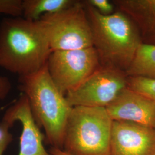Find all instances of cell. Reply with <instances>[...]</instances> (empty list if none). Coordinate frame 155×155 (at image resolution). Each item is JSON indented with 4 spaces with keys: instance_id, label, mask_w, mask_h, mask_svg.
<instances>
[{
    "instance_id": "cell-1",
    "label": "cell",
    "mask_w": 155,
    "mask_h": 155,
    "mask_svg": "<svg viewBox=\"0 0 155 155\" xmlns=\"http://www.w3.org/2000/svg\"><path fill=\"white\" fill-rule=\"evenodd\" d=\"M52 52L45 28L22 17L0 23V67L20 76L38 71Z\"/></svg>"
},
{
    "instance_id": "cell-2",
    "label": "cell",
    "mask_w": 155,
    "mask_h": 155,
    "mask_svg": "<svg viewBox=\"0 0 155 155\" xmlns=\"http://www.w3.org/2000/svg\"><path fill=\"white\" fill-rule=\"evenodd\" d=\"M84 2L100 66L126 72L143 43L139 29L122 12L105 16Z\"/></svg>"
},
{
    "instance_id": "cell-3",
    "label": "cell",
    "mask_w": 155,
    "mask_h": 155,
    "mask_svg": "<svg viewBox=\"0 0 155 155\" xmlns=\"http://www.w3.org/2000/svg\"><path fill=\"white\" fill-rule=\"evenodd\" d=\"M18 89L28 98L33 118L45 130L52 147L63 149L68 118L72 107L56 87L47 64L37 72L20 76Z\"/></svg>"
},
{
    "instance_id": "cell-4",
    "label": "cell",
    "mask_w": 155,
    "mask_h": 155,
    "mask_svg": "<svg viewBox=\"0 0 155 155\" xmlns=\"http://www.w3.org/2000/svg\"><path fill=\"white\" fill-rule=\"evenodd\" d=\"M113 122L105 107H73L63 150L71 155H110Z\"/></svg>"
},
{
    "instance_id": "cell-5",
    "label": "cell",
    "mask_w": 155,
    "mask_h": 155,
    "mask_svg": "<svg viewBox=\"0 0 155 155\" xmlns=\"http://www.w3.org/2000/svg\"><path fill=\"white\" fill-rule=\"evenodd\" d=\"M47 33L52 51L80 50L93 47V35L84 1L39 20Z\"/></svg>"
},
{
    "instance_id": "cell-6",
    "label": "cell",
    "mask_w": 155,
    "mask_h": 155,
    "mask_svg": "<svg viewBox=\"0 0 155 155\" xmlns=\"http://www.w3.org/2000/svg\"><path fill=\"white\" fill-rule=\"evenodd\" d=\"M50 77L64 95L77 88L100 67L94 47L52 51L47 63Z\"/></svg>"
},
{
    "instance_id": "cell-7",
    "label": "cell",
    "mask_w": 155,
    "mask_h": 155,
    "mask_svg": "<svg viewBox=\"0 0 155 155\" xmlns=\"http://www.w3.org/2000/svg\"><path fill=\"white\" fill-rule=\"evenodd\" d=\"M127 78L124 71L100 66L65 96L72 107L106 108L127 87Z\"/></svg>"
},
{
    "instance_id": "cell-8",
    "label": "cell",
    "mask_w": 155,
    "mask_h": 155,
    "mask_svg": "<svg viewBox=\"0 0 155 155\" xmlns=\"http://www.w3.org/2000/svg\"><path fill=\"white\" fill-rule=\"evenodd\" d=\"M155 129L127 121H113L110 155H155Z\"/></svg>"
},
{
    "instance_id": "cell-9",
    "label": "cell",
    "mask_w": 155,
    "mask_h": 155,
    "mask_svg": "<svg viewBox=\"0 0 155 155\" xmlns=\"http://www.w3.org/2000/svg\"><path fill=\"white\" fill-rule=\"evenodd\" d=\"M113 121H127L155 129V103L126 87L106 107Z\"/></svg>"
},
{
    "instance_id": "cell-10",
    "label": "cell",
    "mask_w": 155,
    "mask_h": 155,
    "mask_svg": "<svg viewBox=\"0 0 155 155\" xmlns=\"http://www.w3.org/2000/svg\"><path fill=\"white\" fill-rule=\"evenodd\" d=\"M3 119L12 125L18 121L22 125L18 155H51L45 150V136L33 118L28 98L24 94L5 112Z\"/></svg>"
},
{
    "instance_id": "cell-11",
    "label": "cell",
    "mask_w": 155,
    "mask_h": 155,
    "mask_svg": "<svg viewBox=\"0 0 155 155\" xmlns=\"http://www.w3.org/2000/svg\"><path fill=\"white\" fill-rule=\"evenodd\" d=\"M113 4L134 22L143 43L155 45V0H116Z\"/></svg>"
},
{
    "instance_id": "cell-12",
    "label": "cell",
    "mask_w": 155,
    "mask_h": 155,
    "mask_svg": "<svg viewBox=\"0 0 155 155\" xmlns=\"http://www.w3.org/2000/svg\"><path fill=\"white\" fill-rule=\"evenodd\" d=\"M74 2V0H22V17L29 21H38L45 15L66 9Z\"/></svg>"
},
{
    "instance_id": "cell-13",
    "label": "cell",
    "mask_w": 155,
    "mask_h": 155,
    "mask_svg": "<svg viewBox=\"0 0 155 155\" xmlns=\"http://www.w3.org/2000/svg\"><path fill=\"white\" fill-rule=\"evenodd\" d=\"M125 73L127 77L155 79V45H140Z\"/></svg>"
},
{
    "instance_id": "cell-14",
    "label": "cell",
    "mask_w": 155,
    "mask_h": 155,
    "mask_svg": "<svg viewBox=\"0 0 155 155\" xmlns=\"http://www.w3.org/2000/svg\"><path fill=\"white\" fill-rule=\"evenodd\" d=\"M127 87L155 103V79L128 77Z\"/></svg>"
},
{
    "instance_id": "cell-15",
    "label": "cell",
    "mask_w": 155,
    "mask_h": 155,
    "mask_svg": "<svg viewBox=\"0 0 155 155\" xmlns=\"http://www.w3.org/2000/svg\"><path fill=\"white\" fill-rule=\"evenodd\" d=\"M22 0H0V15L22 17Z\"/></svg>"
},
{
    "instance_id": "cell-16",
    "label": "cell",
    "mask_w": 155,
    "mask_h": 155,
    "mask_svg": "<svg viewBox=\"0 0 155 155\" xmlns=\"http://www.w3.org/2000/svg\"><path fill=\"white\" fill-rule=\"evenodd\" d=\"M11 125L2 119L0 122V155H2L8 145L13 140V136L9 132Z\"/></svg>"
},
{
    "instance_id": "cell-17",
    "label": "cell",
    "mask_w": 155,
    "mask_h": 155,
    "mask_svg": "<svg viewBox=\"0 0 155 155\" xmlns=\"http://www.w3.org/2000/svg\"><path fill=\"white\" fill-rule=\"evenodd\" d=\"M86 1L103 15H110L115 12V5L113 2H111L108 0H89Z\"/></svg>"
},
{
    "instance_id": "cell-18",
    "label": "cell",
    "mask_w": 155,
    "mask_h": 155,
    "mask_svg": "<svg viewBox=\"0 0 155 155\" xmlns=\"http://www.w3.org/2000/svg\"><path fill=\"white\" fill-rule=\"evenodd\" d=\"M11 89L10 80L6 77L0 75V100H4L9 94Z\"/></svg>"
},
{
    "instance_id": "cell-19",
    "label": "cell",
    "mask_w": 155,
    "mask_h": 155,
    "mask_svg": "<svg viewBox=\"0 0 155 155\" xmlns=\"http://www.w3.org/2000/svg\"><path fill=\"white\" fill-rule=\"evenodd\" d=\"M49 153L51 155H71V154L67 153L63 150L58 149V148H56L54 147H52L49 150Z\"/></svg>"
},
{
    "instance_id": "cell-20",
    "label": "cell",
    "mask_w": 155,
    "mask_h": 155,
    "mask_svg": "<svg viewBox=\"0 0 155 155\" xmlns=\"http://www.w3.org/2000/svg\"></svg>"
}]
</instances>
